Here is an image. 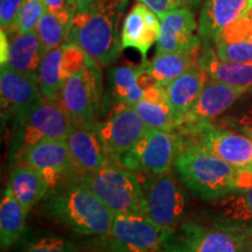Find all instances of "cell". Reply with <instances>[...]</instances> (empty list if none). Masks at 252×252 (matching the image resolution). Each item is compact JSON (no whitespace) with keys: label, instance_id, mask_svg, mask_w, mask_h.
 <instances>
[{"label":"cell","instance_id":"1","mask_svg":"<svg viewBox=\"0 0 252 252\" xmlns=\"http://www.w3.org/2000/svg\"><path fill=\"white\" fill-rule=\"evenodd\" d=\"M128 0H87L76 7L67 42L80 46L100 67L112 64L121 55L119 24Z\"/></svg>","mask_w":252,"mask_h":252},{"label":"cell","instance_id":"2","mask_svg":"<svg viewBox=\"0 0 252 252\" xmlns=\"http://www.w3.org/2000/svg\"><path fill=\"white\" fill-rule=\"evenodd\" d=\"M173 167L181 184L206 202L252 185V171L236 168L191 141L180 143Z\"/></svg>","mask_w":252,"mask_h":252},{"label":"cell","instance_id":"3","mask_svg":"<svg viewBox=\"0 0 252 252\" xmlns=\"http://www.w3.org/2000/svg\"><path fill=\"white\" fill-rule=\"evenodd\" d=\"M45 208L62 224L84 236H108L115 219V214L76 176L54 186Z\"/></svg>","mask_w":252,"mask_h":252},{"label":"cell","instance_id":"4","mask_svg":"<svg viewBox=\"0 0 252 252\" xmlns=\"http://www.w3.org/2000/svg\"><path fill=\"white\" fill-rule=\"evenodd\" d=\"M76 178L88 186L115 215H146V201L141 181L133 172L109 165Z\"/></svg>","mask_w":252,"mask_h":252},{"label":"cell","instance_id":"5","mask_svg":"<svg viewBox=\"0 0 252 252\" xmlns=\"http://www.w3.org/2000/svg\"><path fill=\"white\" fill-rule=\"evenodd\" d=\"M247 235L198 220H184L162 236V252H244Z\"/></svg>","mask_w":252,"mask_h":252},{"label":"cell","instance_id":"6","mask_svg":"<svg viewBox=\"0 0 252 252\" xmlns=\"http://www.w3.org/2000/svg\"><path fill=\"white\" fill-rule=\"evenodd\" d=\"M71 123L58 100L43 98L30 111L15 118V157L32 145L45 140H67Z\"/></svg>","mask_w":252,"mask_h":252},{"label":"cell","instance_id":"7","mask_svg":"<svg viewBox=\"0 0 252 252\" xmlns=\"http://www.w3.org/2000/svg\"><path fill=\"white\" fill-rule=\"evenodd\" d=\"M146 201V216L163 232L175 229L187 213V195L168 173L145 176L141 182Z\"/></svg>","mask_w":252,"mask_h":252},{"label":"cell","instance_id":"8","mask_svg":"<svg viewBox=\"0 0 252 252\" xmlns=\"http://www.w3.org/2000/svg\"><path fill=\"white\" fill-rule=\"evenodd\" d=\"M100 65L90 63L80 74L65 80L58 102L67 113L71 125L94 126V113L98 111L102 77Z\"/></svg>","mask_w":252,"mask_h":252},{"label":"cell","instance_id":"9","mask_svg":"<svg viewBox=\"0 0 252 252\" xmlns=\"http://www.w3.org/2000/svg\"><path fill=\"white\" fill-rule=\"evenodd\" d=\"M180 149V139L173 132L147 128L133 150L121 160V165L145 176L168 173Z\"/></svg>","mask_w":252,"mask_h":252},{"label":"cell","instance_id":"10","mask_svg":"<svg viewBox=\"0 0 252 252\" xmlns=\"http://www.w3.org/2000/svg\"><path fill=\"white\" fill-rule=\"evenodd\" d=\"M163 231L146 215H115L100 242L118 252H162Z\"/></svg>","mask_w":252,"mask_h":252},{"label":"cell","instance_id":"11","mask_svg":"<svg viewBox=\"0 0 252 252\" xmlns=\"http://www.w3.org/2000/svg\"><path fill=\"white\" fill-rule=\"evenodd\" d=\"M146 125L132 105L117 104L98 131L111 161L121 162L146 133Z\"/></svg>","mask_w":252,"mask_h":252},{"label":"cell","instance_id":"12","mask_svg":"<svg viewBox=\"0 0 252 252\" xmlns=\"http://www.w3.org/2000/svg\"><path fill=\"white\" fill-rule=\"evenodd\" d=\"M17 160V165L25 163L40 172L50 188L81 174L65 140L40 141L19 153Z\"/></svg>","mask_w":252,"mask_h":252},{"label":"cell","instance_id":"13","mask_svg":"<svg viewBox=\"0 0 252 252\" xmlns=\"http://www.w3.org/2000/svg\"><path fill=\"white\" fill-rule=\"evenodd\" d=\"M193 135L191 143L219 157L242 171H252V135L226 128L214 127L212 124L187 133Z\"/></svg>","mask_w":252,"mask_h":252},{"label":"cell","instance_id":"14","mask_svg":"<svg viewBox=\"0 0 252 252\" xmlns=\"http://www.w3.org/2000/svg\"><path fill=\"white\" fill-rule=\"evenodd\" d=\"M247 90L239 89L222 82L207 78L206 83L181 125L185 133L212 124L214 119L225 112Z\"/></svg>","mask_w":252,"mask_h":252},{"label":"cell","instance_id":"15","mask_svg":"<svg viewBox=\"0 0 252 252\" xmlns=\"http://www.w3.org/2000/svg\"><path fill=\"white\" fill-rule=\"evenodd\" d=\"M201 222L238 234L252 235V185L210 202Z\"/></svg>","mask_w":252,"mask_h":252},{"label":"cell","instance_id":"16","mask_svg":"<svg viewBox=\"0 0 252 252\" xmlns=\"http://www.w3.org/2000/svg\"><path fill=\"white\" fill-rule=\"evenodd\" d=\"M160 20L161 33L157 42V54L200 52L202 40L191 9L171 11L162 15Z\"/></svg>","mask_w":252,"mask_h":252},{"label":"cell","instance_id":"17","mask_svg":"<svg viewBox=\"0 0 252 252\" xmlns=\"http://www.w3.org/2000/svg\"><path fill=\"white\" fill-rule=\"evenodd\" d=\"M0 94L1 113L14 118L24 115L43 99L37 76L17 71L7 64L0 68Z\"/></svg>","mask_w":252,"mask_h":252},{"label":"cell","instance_id":"18","mask_svg":"<svg viewBox=\"0 0 252 252\" xmlns=\"http://www.w3.org/2000/svg\"><path fill=\"white\" fill-rule=\"evenodd\" d=\"M65 143L81 173L98 171L111 165L99 134L98 124L94 126L71 125Z\"/></svg>","mask_w":252,"mask_h":252},{"label":"cell","instance_id":"19","mask_svg":"<svg viewBox=\"0 0 252 252\" xmlns=\"http://www.w3.org/2000/svg\"><path fill=\"white\" fill-rule=\"evenodd\" d=\"M160 33V18L143 2H138L131 8L123 24V49L133 48L146 59L151 47L159 40Z\"/></svg>","mask_w":252,"mask_h":252},{"label":"cell","instance_id":"20","mask_svg":"<svg viewBox=\"0 0 252 252\" xmlns=\"http://www.w3.org/2000/svg\"><path fill=\"white\" fill-rule=\"evenodd\" d=\"M157 82L145 64L122 65L109 71L110 94L117 104L134 105L144 98L145 91Z\"/></svg>","mask_w":252,"mask_h":252},{"label":"cell","instance_id":"21","mask_svg":"<svg viewBox=\"0 0 252 252\" xmlns=\"http://www.w3.org/2000/svg\"><path fill=\"white\" fill-rule=\"evenodd\" d=\"M248 14V0H204L198 24L202 43L213 45L224 28Z\"/></svg>","mask_w":252,"mask_h":252},{"label":"cell","instance_id":"22","mask_svg":"<svg viewBox=\"0 0 252 252\" xmlns=\"http://www.w3.org/2000/svg\"><path fill=\"white\" fill-rule=\"evenodd\" d=\"M197 63L212 80L247 91L252 88V62L223 61L212 45L203 43L198 52Z\"/></svg>","mask_w":252,"mask_h":252},{"label":"cell","instance_id":"23","mask_svg":"<svg viewBox=\"0 0 252 252\" xmlns=\"http://www.w3.org/2000/svg\"><path fill=\"white\" fill-rule=\"evenodd\" d=\"M217 56L223 61L252 62V20L243 15L224 28L214 41Z\"/></svg>","mask_w":252,"mask_h":252},{"label":"cell","instance_id":"24","mask_svg":"<svg viewBox=\"0 0 252 252\" xmlns=\"http://www.w3.org/2000/svg\"><path fill=\"white\" fill-rule=\"evenodd\" d=\"M207 78L206 71L197 63L166 87L167 99L178 127L197 99Z\"/></svg>","mask_w":252,"mask_h":252},{"label":"cell","instance_id":"25","mask_svg":"<svg viewBox=\"0 0 252 252\" xmlns=\"http://www.w3.org/2000/svg\"><path fill=\"white\" fill-rule=\"evenodd\" d=\"M7 186L27 212L50 190V186L43 175L25 163H18L12 168Z\"/></svg>","mask_w":252,"mask_h":252},{"label":"cell","instance_id":"26","mask_svg":"<svg viewBox=\"0 0 252 252\" xmlns=\"http://www.w3.org/2000/svg\"><path fill=\"white\" fill-rule=\"evenodd\" d=\"M132 106L149 127L168 132H173L178 127L167 99L165 87L157 84L149 88L145 91L144 98Z\"/></svg>","mask_w":252,"mask_h":252},{"label":"cell","instance_id":"27","mask_svg":"<svg viewBox=\"0 0 252 252\" xmlns=\"http://www.w3.org/2000/svg\"><path fill=\"white\" fill-rule=\"evenodd\" d=\"M45 54L35 31L15 34L9 42L8 61L5 64L17 71L37 76V70Z\"/></svg>","mask_w":252,"mask_h":252},{"label":"cell","instance_id":"28","mask_svg":"<svg viewBox=\"0 0 252 252\" xmlns=\"http://www.w3.org/2000/svg\"><path fill=\"white\" fill-rule=\"evenodd\" d=\"M27 210L14 197L11 188L6 186L0 204V247L7 251L23 235L26 225Z\"/></svg>","mask_w":252,"mask_h":252},{"label":"cell","instance_id":"29","mask_svg":"<svg viewBox=\"0 0 252 252\" xmlns=\"http://www.w3.org/2000/svg\"><path fill=\"white\" fill-rule=\"evenodd\" d=\"M198 53H161L144 64L158 86L167 87L176 77L197 64Z\"/></svg>","mask_w":252,"mask_h":252},{"label":"cell","instance_id":"30","mask_svg":"<svg viewBox=\"0 0 252 252\" xmlns=\"http://www.w3.org/2000/svg\"><path fill=\"white\" fill-rule=\"evenodd\" d=\"M65 78L62 72V49L56 47L43 56L37 70V83L42 97L56 102L61 94Z\"/></svg>","mask_w":252,"mask_h":252},{"label":"cell","instance_id":"31","mask_svg":"<svg viewBox=\"0 0 252 252\" xmlns=\"http://www.w3.org/2000/svg\"><path fill=\"white\" fill-rule=\"evenodd\" d=\"M71 23L63 20L58 15L47 11L36 26V34L45 52H49L56 47H61L67 42V36Z\"/></svg>","mask_w":252,"mask_h":252},{"label":"cell","instance_id":"32","mask_svg":"<svg viewBox=\"0 0 252 252\" xmlns=\"http://www.w3.org/2000/svg\"><path fill=\"white\" fill-rule=\"evenodd\" d=\"M47 11L48 9L42 0H23L14 24V33H30L35 31L37 24Z\"/></svg>","mask_w":252,"mask_h":252},{"label":"cell","instance_id":"33","mask_svg":"<svg viewBox=\"0 0 252 252\" xmlns=\"http://www.w3.org/2000/svg\"><path fill=\"white\" fill-rule=\"evenodd\" d=\"M62 49V72L65 80L80 74L93 62V59L81 48L71 42H65Z\"/></svg>","mask_w":252,"mask_h":252},{"label":"cell","instance_id":"34","mask_svg":"<svg viewBox=\"0 0 252 252\" xmlns=\"http://www.w3.org/2000/svg\"><path fill=\"white\" fill-rule=\"evenodd\" d=\"M23 252H80V250L67 239L46 236L30 242Z\"/></svg>","mask_w":252,"mask_h":252},{"label":"cell","instance_id":"35","mask_svg":"<svg viewBox=\"0 0 252 252\" xmlns=\"http://www.w3.org/2000/svg\"><path fill=\"white\" fill-rule=\"evenodd\" d=\"M138 1L143 2L152 9L158 17L161 18L162 15L175 9L196 8L202 0H138Z\"/></svg>","mask_w":252,"mask_h":252},{"label":"cell","instance_id":"36","mask_svg":"<svg viewBox=\"0 0 252 252\" xmlns=\"http://www.w3.org/2000/svg\"><path fill=\"white\" fill-rule=\"evenodd\" d=\"M23 0H0V25L6 33L14 34V24Z\"/></svg>","mask_w":252,"mask_h":252},{"label":"cell","instance_id":"37","mask_svg":"<svg viewBox=\"0 0 252 252\" xmlns=\"http://www.w3.org/2000/svg\"><path fill=\"white\" fill-rule=\"evenodd\" d=\"M50 13L71 23L77 7V0H42Z\"/></svg>","mask_w":252,"mask_h":252},{"label":"cell","instance_id":"38","mask_svg":"<svg viewBox=\"0 0 252 252\" xmlns=\"http://www.w3.org/2000/svg\"><path fill=\"white\" fill-rule=\"evenodd\" d=\"M236 125L245 133L252 135V105L237 119Z\"/></svg>","mask_w":252,"mask_h":252},{"label":"cell","instance_id":"39","mask_svg":"<svg viewBox=\"0 0 252 252\" xmlns=\"http://www.w3.org/2000/svg\"><path fill=\"white\" fill-rule=\"evenodd\" d=\"M9 54V42L7 33L4 30L0 31V62L1 64H5L8 61Z\"/></svg>","mask_w":252,"mask_h":252},{"label":"cell","instance_id":"40","mask_svg":"<svg viewBox=\"0 0 252 252\" xmlns=\"http://www.w3.org/2000/svg\"><path fill=\"white\" fill-rule=\"evenodd\" d=\"M80 252H118L116 251L115 249H112L111 247H109V245L104 244L103 242L98 241V244L96 245V247L89 249V250H86V251H80Z\"/></svg>","mask_w":252,"mask_h":252},{"label":"cell","instance_id":"41","mask_svg":"<svg viewBox=\"0 0 252 252\" xmlns=\"http://www.w3.org/2000/svg\"><path fill=\"white\" fill-rule=\"evenodd\" d=\"M244 252H252V235L247 237L244 244Z\"/></svg>","mask_w":252,"mask_h":252},{"label":"cell","instance_id":"42","mask_svg":"<svg viewBox=\"0 0 252 252\" xmlns=\"http://www.w3.org/2000/svg\"><path fill=\"white\" fill-rule=\"evenodd\" d=\"M248 7H249V12H250L252 8V0H248Z\"/></svg>","mask_w":252,"mask_h":252},{"label":"cell","instance_id":"43","mask_svg":"<svg viewBox=\"0 0 252 252\" xmlns=\"http://www.w3.org/2000/svg\"><path fill=\"white\" fill-rule=\"evenodd\" d=\"M84 1H87V0H77V6L81 5V4H83Z\"/></svg>","mask_w":252,"mask_h":252},{"label":"cell","instance_id":"44","mask_svg":"<svg viewBox=\"0 0 252 252\" xmlns=\"http://www.w3.org/2000/svg\"><path fill=\"white\" fill-rule=\"evenodd\" d=\"M249 15H250V18H251V20H252V8H251V11L249 12Z\"/></svg>","mask_w":252,"mask_h":252}]
</instances>
